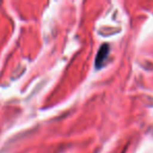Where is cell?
<instances>
[{"label":"cell","mask_w":153,"mask_h":153,"mask_svg":"<svg viewBox=\"0 0 153 153\" xmlns=\"http://www.w3.org/2000/svg\"><path fill=\"white\" fill-rule=\"evenodd\" d=\"M108 53H109L108 45H106V44L102 45V47L100 48V51H99L98 55H97V58H96L97 67H101V66L103 65V63H104V61H105V59H106Z\"/></svg>","instance_id":"1"}]
</instances>
